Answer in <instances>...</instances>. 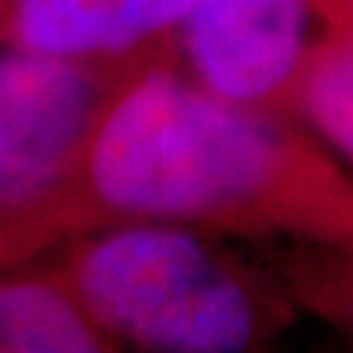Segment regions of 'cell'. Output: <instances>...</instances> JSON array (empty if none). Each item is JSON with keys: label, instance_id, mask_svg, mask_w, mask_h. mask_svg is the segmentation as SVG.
<instances>
[{"label": "cell", "instance_id": "1", "mask_svg": "<svg viewBox=\"0 0 353 353\" xmlns=\"http://www.w3.org/2000/svg\"><path fill=\"white\" fill-rule=\"evenodd\" d=\"M130 221L353 250V180L297 121L236 106L159 65L139 74L97 127L71 239Z\"/></svg>", "mask_w": 353, "mask_h": 353}, {"label": "cell", "instance_id": "2", "mask_svg": "<svg viewBox=\"0 0 353 353\" xmlns=\"http://www.w3.org/2000/svg\"><path fill=\"white\" fill-rule=\"evenodd\" d=\"M50 268L115 347L162 353L265 350L301 309L268 265L215 233L130 221L68 239Z\"/></svg>", "mask_w": 353, "mask_h": 353}, {"label": "cell", "instance_id": "3", "mask_svg": "<svg viewBox=\"0 0 353 353\" xmlns=\"http://www.w3.org/2000/svg\"><path fill=\"white\" fill-rule=\"evenodd\" d=\"M145 71L0 50V268L71 239L88 145L115 97Z\"/></svg>", "mask_w": 353, "mask_h": 353}, {"label": "cell", "instance_id": "4", "mask_svg": "<svg viewBox=\"0 0 353 353\" xmlns=\"http://www.w3.org/2000/svg\"><path fill=\"white\" fill-rule=\"evenodd\" d=\"M350 27V0H194L176 36V65L230 103L297 121V85L312 53Z\"/></svg>", "mask_w": 353, "mask_h": 353}, {"label": "cell", "instance_id": "5", "mask_svg": "<svg viewBox=\"0 0 353 353\" xmlns=\"http://www.w3.org/2000/svg\"><path fill=\"white\" fill-rule=\"evenodd\" d=\"M194 0H6L3 44L112 68L176 65ZM180 68V65H176Z\"/></svg>", "mask_w": 353, "mask_h": 353}, {"label": "cell", "instance_id": "6", "mask_svg": "<svg viewBox=\"0 0 353 353\" xmlns=\"http://www.w3.org/2000/svg\"><path fill=\"white\" fill-rule=\"evenodd\" d=\"M118 350L50 268H0V353Z\"/></svg>", "mask_w": 353, "mask_h": 353}, {"label": "cell", "instance_id": "7", "mask_svg": "<svg viewBox=\"0 0 353 353\" xmlns=\"http://www.w3.org/2000/svg\"><path fill=\"white\" fill-rule=\"evenodd\" d=\"M265 265L277 274L297 309L353 339V250L301 239H274Z\"/></svg>", "mask_w": 353, "mask_h": 353}, {"label": "cell", "instance_id": "8", "mask_svg": "<svg viewBox=\"0 0 353 353\" xmlns=\"http://www.w3.org/2000/svg\"><path fill=\"white\" fill-rule=\"evenodd\" d=\"M297 121L353 165V27L312 53L297 85Z\"/></svg>", "mask_w": 353, "mask_h": 353}, {"label": "cell", "instance_id": "9", "mask_svg": "<svg viewBox=\"0 0 353 353\" xmlns=\"http://www.w3.org/2000/svg\"><path fill=\"white\" fill-rule=\"evenodd\" d=\"M3 27H6V0H0V44H3Z\"/></svg>", "mask_w": 353, "mask_h": 353}, {"label": "cell", "instance_id": "10", "mask_svg": "<svg viewBox=\"0 0 353 353\" xmlns=\"http://www.w3.org/2000/svg\"><path fill=\"white\" fill-rule=\"evenodd\" d=\"M350 6H353V0H350Z\"/></svg>", "mask_w": 353, "mask_h": 353}]
</instances>
